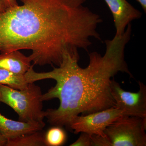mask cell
<instances>
[{"label": "cell", "mask_w": 146, "mask_h": 146, "mask_svg": "<svg viewBox=\"0 0 146 146\" xmlns=\"http://www.w3.org/2000/svg\"><path fill=\"white\" fill-rule=\"evenodd\" d=\"M121 110L117 107L76 117L70 125V131L75 134L84 132L91 135L104 137V131L113 122L123 116Z\"/></svg>", "instance_id": "5b68a950"}, {"label": "cell", "mask_w": 146, "mask_h": 146, "mask_svg": "<svg viewBox=\"0 0 146 146\" xmlns=\"http://www.w3.org/2000/svg\"><path fill=\"white\" fill-rule=\"evenodd\" d=\"M6 9H7L5 8V7L4 6L0 0V14L4 13L6 10Z\"/></svg>", "instance_id": "e0dca14e"}, {"label": "cell", "mask_w": 146, "mask_h": 146, "mask_svg": "<svg viewBox=\"0 0 146 146\" xmlns=\"http://www.w3.org/2000/svg\"><path fill=\"white\" fill-rule=\"evenodd\" d=\"M1 1L7 9L12 8L19 5L17 0H1Z\"/></svg>", "instance_id": "5bb4252c"}, {"label": "cell", "mask_w": 146, "mask_h": 146, "mask_svg": "<svg viewBox=\"0 0 146 146\" xmlns=\"http://www.w3.org/2000/svg\"><path fill=\"white\" fill-rule=\"evenodd\" d=\"M146 119L123 115L108 126L98 146H146Z\"/></svg>", "instance_id": "277c9868"}, {"label": "cell", "mask_w": 146, "mask_h": 146, "mask_svg": "<svg viewBox=\"0 0 146 146\" xmlns=\"http://www.w3.org/2000/svg\"><path fill=\"white\" fill-rule=\"evenodd\" d=\"M129 24L122 35H115L105 41L106 50L102 56L93 52L89 54L88 66L82 68L79 59L70 54L64 55L60 66L46 72H36L32 65L25 75L29 83L51 79L55 85L42 94V101L58 99L60 105L57 109L45 111V117L52 125L70 130L74 119L81 114L86 115L112 107H116L112 96L110 82L119 72L133 78L125 58V47L131 36Z\"/></svg>", "instance_id": "7a4b0ae2"}, {"label": "cell", "mask_w": 146, "mask_h": 146, "mask_svg": "<svg viewBox=\"0 0 146 146\" xmlns=\"http://www.w3.org/2000/svg\"><path fill=\"white\" fill-rule=\"evenodd\" d=\"M7 141V139L0 133V146H6Z\"/></svg>", "instance_id": "9a60e30c"}, {"label": "cell", "mask_w": 146, "mask_h": 146, "mask_svg": "<svg viewBox=\"0 0 146 146\" xmlns=\"http://www.w3.org/2000/svg\"><path fill=\"white\" fill-rule=\"evenodd\" d=\"M21 6L0 14V52L30 50L34 65L60 66L65 54L80 59L92 39L101 40L100 15L87 0H19Z\"/></svg>", "instance_id": "6da1fadb"}, {"label": "cell", "mask_w": 146, "mask_h": 146, "mask_svg": "<svg viewBox=\"0 0 146 146\" xmlns=\"http://www.w3.org/2000/svg\"><path fill=\"white\" fill-rule=\"evenodd\" d=\"M42 94L41 88L34 82L29 83L23 90L0 84V102L12 108L19 116V121L24 122H44Z\"/></svg>", "instance_id": "3957f363"}, {"label": "cell", "mask_w": 146, "mask_h": 146, "mask_svg": "<svg viewBox=\"0 0 146 146\" xmlns=\"http://www.w3.org/2000/svg\"><path fill=\"white\" fill-rule=\"evenodd\" d=\"M78 139L70 146H93L92 136L88 133L81 132Z\"/></svg>", "instance_id": "4fadbf2b"}, {"label": "cell", "mask_w": 146, "mask_h": 146, "mask_svg": "<svg viewBox=\"0 0 146 146\" xmlns=\"http://www.w3.org/2000/svg\"><path fill=\"white\" fill-rule=\"evenodd\" d=\"M110 9L116 29L115 35L124 33L129 24L142 16V13L127 0H104Z\"/></svg>", "instance_id": "52a82bcc"}, {"label": "cell", "mask_w": 146, "mask_h": 146, "mask_svg": "<svg viewBox=\"0 0 146 146\" xmlns=\"http://www.w3.org/2000/svg\"><path fill=\"white\" fill-rule=\"evenodd\" d=\"M45 125L44 122H24L14 121L6 117L0 113V133L7 140L42 131Z\"/></svg>", "instance_id": "ba28073f"}, {"label": "cell", "mask_w": 146, "mask_h": 146, "mask_svg": "<svg viewBox=\"0 0 146 146\" xmlns=\"http://www.w3.org/2000/svg\"><path fill=\"white\" fill-rule=\"evenodd\" d=\"M138 84L139 90L137 92L126 91L113 78L110 82L111 94L116 107L124 115L146 119V86L140 81Z\"/></svg>", "instance_id": "8992f818"}, {"label": "cell", "mask_w": 146, "mask_h": 146, "mask_svg": "<svg viewBox=\"0 0 146 146\" xmlns=\"http://www.w3.org/2000/svg\"><path fill=\"white\" fill-rule=\"evenodd\" d=\"M25 75L14 74L4 69H0V84L13 89L23 90L29 84Z\"/></svg>", "instance_id": "8fae6325"}, {"label": "cell", "mask_w": 146, "mask_h": 146, "mask_svg": "<svg viewBox=\"0 0 146 146\" xmlns=\"http://www.w3.org/2000/svg\"><path fill=\"white\" fill-rule=\"evenodd\" d=\"M31 61L19 50L0 54V69L14 74L25 75L31 67Z\"/></svg>", "instance_id": "9c48e42d"}, {"label": "cell", "mask_w": 146, "mask_h": 146, "mask_svg": "<svg viewBox=\"0 0 146 146\" xmlns=\"http://www.w3.org/2000/svg\"><path fill=\"white\" fill-rule=\"evenodd\" d=\"M137 2L140 4L145 12H146V0H136Z\"/></svg>", "instance_id": "2e32d148"}, {"label": "cell", "mask_w": 146, "mask_h": 146, "mask_svg": "<svg viewBox=\"0 0 146 146\" xmlns=\"http://www.w3.org/2000/svg\"><path fill=\"white\" fill-rule=\"evenodd\" d=\"M41 131L24 134L7 140L6 146H46L44 133Z\"/></svg>", "instance_id": "30bf717a"}, {"label": "cell", "mask_w": 146, "mask_h": 146, "mask_svg": "<svg viewBox=\"0 0 146 146\" xmlns=\"http://www.w3.org/2000/svg\"><path fill=\"white\" fill-rule=\"evenodd\" d=\"M67 135L62 127L54 126L47 131L45 135L46 146H60L65 143Z\"/></svg>", "instance_id": "7c38bea8"}]
</instances>
